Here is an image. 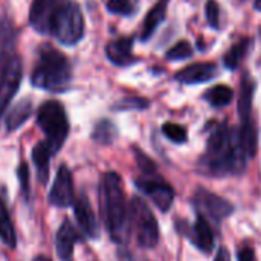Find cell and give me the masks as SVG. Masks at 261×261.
Returning a JSON list of instances; mask_svg holds the SVG:
<instances>
[{
    "label": "cell",
    "instance_id": "cell-1",
    "mask_svg": "<svg viewBox=\"0 0 261 261\" xmlns=\"http://www.w3.org/2000/svg\"><path fill=\"white\" fill-rule=\"evenodd\" d=\"M246 159L248 156L240 145L237 128H229L226 122H222L210 135L206 151L199 165L203 173L222 177L242 173L246 167Z\"/></svg>",
    "mask_w": 261,
    "mask_h": 261
},
{
    "label": "cell",
    "instance_id": "cell-2",
    "mask_svg": "<svg viewBox=\"0 0 261 261\" xmlns=\"http://www.w3.org/2000/svg\"><path fill=\"white\" fill-rule=\"evenodd\" d=\"M99 210L110 239L119 245L125 243L130 234V216L122 179L115 171L106 173L101 179Z\"/></svg>",
    "mask_w": 261,
    "mask_h": 261
},
{
    "label": "cell",
    "instance_id": "cell-3",
    "mask_svg": "<svg viewBox=\"0 0 261 261\" xmlns=\"http://www.w3.org/2000/svg\"><path fill=\"white\" fill-rule=\"evenodd\" d=\"M70 81L72 66L67 57L50 44H41L37 66L31 75L32 86L52 93H60L69 89Z\"/></svg>",
    "mask_w": 261,
    "mask_h": 261
},
{
    "label": "cell",
    "instance_id": "cell-4",
    "mask_svg": "<svg viewBox=\"0 0 261 261\" xmlns=\"http://www.w3.org/2000/svg\"><path fill=\"white\" fill-rule=\"evenodd\" d=\"M37 124L44 133V142L49 145L52 154H57L69 136V119L60 101L50 99L43 102L37 110Z\"/></svg>",
    "mask_w": 261,
    "mask_h": 261
},
{
    "label": "cell",
    "instance_id": "cell-5",
    "mask_svg": "<svg viewBox=\"0 0 261 261\" xmlns=\"http://www.w3.org/2000/svg\"><path fill=\"white\" fill-rule=\"evenodd\" d=\"M84 17L81 8L73 0H63L58 8L49 35H54L64 46H75L84 37Z\"/></svg>",
    "mask_w": 261,
    "mask_h": 261
},
{
    "label": "cell",
    "instance_id": "cell-6",
    "mask_svg": "<svg viewBox=\"0 0 261 261\" xmlns=\"http://www.w3.org/2000/svg\"><path fill=\"white\" fill-rule=\"evenodd\" d=\"M128 216L138 245L144 249L154 248L159 242V223L148 203L142 197L135 196L128 206Z\"/></svg>",
    "mask_w": 261,
    "mask_h": 261
},
{
    "label": "cell",
    "instance_id": "cell-7",
    "mask_svg": "<svg viewBox=\"0 0 261 261\" xmlns=\"http://www.w3.org/2000/svg\"><path fill=\"white\" fill-rule=\"evenodd\" d=\"M193 200L199 214L210 217L214 222H222L234 213V205L231 202L205 188H197Z\"/></svg>",
    "mask_w": 261,
    "mask_h": 261
},
{
    "label": "cell",
    "instance_id": "cell-8",
    "mask_svg": "<svg viewBox=\"0 0 261 261\" xmlns=\"http://www.w3.org/2000/svg\"><path fill=\"white\" fill-rule=\"evenodd\" d=\"M23 76V64L20 57L14 55L0 75V119L8 110L12 98L18 92Z\"/></svg>",
    "mask_w": 261,
    "mask_h": 261
},
{
    "label": "cell",
    "instance_id": "cell-9",
    "mask_svg": "<svg viewBox=\"0 0 261 261\" xmlns=\"http://www.w3.org/2000/svg\"><path fill=\"white\" fill-rule=\"evenodd\" d=\"M135 185L139 191H142L147 197L151 199V202L162 211L167 213L176 197V193L173 190V187L170 184H167L165 180H162L161 177H144V179H138L135 180Z\"/></svg>",
    "mask_w": 261,
    "mask_h": 261
},
{
    "label": "cell",
    "instance_id": "cell-10",
    "mask_svg": "<svg viewBox=\"0 0 261 261\" xmlns=\"http://www.w3.org/2000/svg\"><path fill=\"white\" fill-rule=\"evenodd\" d=\"M47 202L57 208H69L73 205V179L66 165H61L57 171L55 180L47 196Z\"/></svg>",
    "mask_w": 261,
    "mask_h": 261
},
{
    "label": "cell",
    "instance_id": "cell-11",
    "mask_svg": "<svg viewBox=\"0 0 261 261\" xmlns=\"http://www.w3.org/2000/svg\"><path fill=\"white\" fill-rule=\"evenodd\" d=\"M177 228H179V231L182 234H185L191 240V243L199 251H202L203 254H211L213 252L214 243H216L214 242V232H213L211 225H210V222H208V219L205 216L199 214L197 219H196V223L193 226H190V228H188V225L182 226L180 223H179Z\"/></svg>",
    "mask_w": 261,
    "mask_h": 261
},
{
    "label": "cell",
    "instance_id": "cell-12",
    "mask_svg": "<svg viewBox=\"0 0 261 261\" xmlns=\"http://www.w3.org/2000/svg\"><path fill=\"white\" fill-rule=\"evenodd\" d=\"M63 0H32L29 11L31 26L40 34H49L52 20Z\"/></svg>",
    "mask_w": 261,
    "mask_h": 261
},
{
    "label": "cell",
    "instance_id": "cell-13",
    "mask_svg": "<svg viewBox=\"0 0 261 261\" xmlns=\"http://www.w3.org/2000/svg\"><path fill=\"white\" fill-rule=\"evenodd\" d=\"M81 242H83V236L78 232V229L72 225L70 220L64 219V222L61 223L55 236L57 257L61 261H72L75 245Z\"/></svg>",
    "mask_w": 261,
    "mask_h": 261
},
{
    "label": "cell",
    "instance_id": "cell-14",
    "mask_svg": "<svg viewBox=\"0 0 261 261\" xmlns=\"http://www.w3.org/2000/svg\"><path fill=\"white\" fill-rule=\"evenodd\" d=\"M73 211H75V219L81 228V231L90 239V240H98L99 239V226L98 220L95 217L93 208L87 199L86 194H80L78 199L73 202Z\"/></svg>",
    "mask_w": 261,
    "mask_h": 261
},
{
    "label": "cell",
    "instance_id": "cell-15",
    "mask_svg": "<svg viewBox=\"0 0 261 261\" xmlns=\"http://www.w3.org/2000/svg\"><path fill=\"white\" fill-rule=\"evenodd\" d=\"M217 66L214 63H196L191 64L182 70H179L174 75V80L180 84L193 86L200 83H208L213 78L217 76Z\"/></svg>",
    "mask_w": 261,
    "mask_h": 261
},
{
    "label": "cell",
    "instance_id": "cell-16",
    "mask_svg": "<svg viewBox=\"0 0 261 261\" xmlns=\"http://www.w3.org/2000/svg\"><path fill=\"white\" fill-rule=\"evenodd\" d=\"M133 49V38L122 37L118 40H112L106 46V55L115 66H130L138 61V58L132 52Z\"/></svg>",
    "mask_w": 261,
    "mask_h": 261
},
{
    "label": "cell",
    "instance_id": "cell-17",
    "mask_svg": "<svg viewBox=\"0 0 261 261\" xmlns=\"http://www.w3.org/2000/svg\"><path fill=\"white\" fill-rule=\"evenodd\" d=\"M17 41V29L14 23L5 15L0 18V75L9 60L12 58V52Z\"/></svg>",
    "mask_w": 261,
    "mask_h": 261
},
{
    "label": "cell",
    "instance_id": "cell-18",
    "mask_svg": "<svg viewBox=\"0 0 261 261\" xmlns=\"http://www.w3.org/2000/svg\"><path fill=\"white\" fill-rule=\"evenodd\" d=\"M168 3H170V0H158V3L147 12L145 18H144L142 31H141V40L142 41L150 40L151 35L159 28V24L165 20L167 9H168Z\"/></svg>",
    "mask_w": 261,
    "mask_h": 261
},
{
    "label": "cell",
    "instance_id": "cell-19",
    "mask_svg": "<svg viewBox=\"0 0 261 261\" xmlns=\"http://www.w3.org/2000/svg\"><path fill=\"white\" fill-rule=\"evenodd\" d=\"M54 154L44 141L38 142L32 150V162L35 165L37 177H38V182L41 185H46L49 180V170H50V158Z\"/></svg>",
    "mask_w": 261,
    "mask_h": 261
},
{
    "label": "cell",
    "instance_id": "cell-20",
    "mask_svg": "<svg viewBox=\"0 0 261 261\" xmlns=\"http://www.w3.org/2000/svg\"><path fill=\"white\" fill-rule=\"evenodd\" d=\"M32 110H34V106L29 98L18 101L6 115V121H5L6 132H15L17 128H20L31 118Z\"/></svg>",
    "mask_w": 261,
    "mask_h": 261
},
{
    "label": "cell",
    "instance_id": "cell-21",
    "mask_svg": "<svg viewBox=\"0 0 261 261\" xmlns=\"http://www.w3.org/2000/svg\"><path fill=\"white\" fill-rule=\"evenodd\" d=\"M240 145L248 158H254L258 148V130L255 122L249 118L246 121H242L240 128L237 130Z\"/></svg>",
    "mask_w": 261,
    "mask_h": 261
},
{
    "label": "cell",
    "instance_id": "cell-22",
    "mask_svg": "<svg viewBox=\"0 0 261 261\" xmlns=\"http://www.w3.org/2000/svg\"><path fill=\"white\" fill-rule=\"evenodd\" d=\"M254 92H255V81L249 75H245L242 80V86H240V92H239V104H237L239 116L242 121H246L251 118Z\"/></svg>",
    "mask_w": 261,
    "mask_h": 261
},
{
    "label": "cell",
    "instance_id": "cell-23",
    "mask_svg": "<svg viewBox=\"0 0 261 261\" xmlns=\"http://www.w3.org/2000/svg\"><path fill=\"white\" fill-rule=\"evenodd\" d=\"M0 240L11 249H15L17 246L15 228L11 220V214L6 206V202L2 197H0Z\"/></svg>",
    "mask_w": 261,
    "mask_h": 261
},
{
    "label": "cell",
    "instance_id": "cell-24",
    "mask_svg": "<svg viewBox=\"0 0 261 261\" xmlns=\"http://www.w3.org/2000/svg\"><path fill=\"white\" fill-rule=\"evenodd\" d=\"M118 138V128L116 125L109 121V119H101L99 122H96V125L93 127L92 132V139L96 144L101 145H110L115 142V139Z\"/></svg>",
    "mask_w": 261,
    "mask_h": 261
},
{
    "label": "cell",
    "instance_id": "cell-25",
    "mask_svg": "<svg viewBox=\"0 0 261 261\" xmlns=\"http://www.w3.org/2000/svg\"><path fill=\"white\" fill-rule=\"evenodd\" d=\"M205 99L213 107L220 109V107H225V106L231 104V101L234 99V90L226 84H217V86L211 87L210 90H206Z\"/></svg>",
    "mask_w": 261,
    "mask_h": 261
},
{
    "label": "cell",
    "instance_id": "cell-26",
    "mask_svg": "<svg viewBox=\"0 0 261 261\" xmlns=\"http://www.w3.org/2000/svg\"><path fill=\"white\" fill-rule=\"evenodd\" d=\"M249 46H251V40H249V38H242V40H239L237 43H234V44L231 46V49H229V50L225 54V57H223V64H225V67L229 69V70L237 69L239 64H240V61L245 58V55H246Z\"/></svg>",
    "mask_w": 261,
    "mask_h": 261
},
{
    "label": "cell",
    "instance_id": "cell-27",
    "mask_svg": "<svg viewBox=\"0 0 261 261\" xmlns=\"http://www.w3.org/2000/svg\"><path fill=\"white\" fill-rule=\"evenodd\" d=\"M150 106V101L145 98H122L113 104V110L127 112V110H145Z\"/></svg>",
    "mask_w": 261,
    "mask_h": 261
},
{
    "label": "cell",
    "instance_id": "cell-28",
    "mask_svg": "<svg viewBox=\"0 0 261 261\" xmlns=\"http://www.w3.org/2000/svg\"><path fill=\"white\" fill-rule=\"evenodd\" d=\"M193 55V47L188 41L182 40L179 43H176L171 49H168V52L165 54V58L170 61H179V60H187Z\"/></svg>",
    "mask_w": 261,
    "mask_h": 261
},
{
    "label": "cell",
    "instance_id": "cell-29",
    "mask_svg": "<svg viewBox=\"0 0 261 261\" xmlns=\"http://www.w3.org/2000/svg\"><path fill=\"white\" fill-rule=\"evenodd\" d=\"M162 133L165 135L167 139H170L174 144H184L188 139L187 130L179 125V124H173V122H167L162 125Z\"/></svg>",
    "mask_w": 261,
    "mask_h": 261
},
{
    "label": "cell",
    "instance_id": "cell-30",
    "mask_svg": "<svg viewBox=\"0 0 261 261\" xmlns=\"http://www.w3.org/2000/svg\"><path fill=\"white\" fill-rule=\"evenodd\" d=\"M133 153H135V159H136V164H138V168L145 174V176H154L158 173V167L154 164V161L147 156L142 150L139 148H133Z\"/></svg>",
    "mask_w": 261,
    "mask_h": 261
},
{
    "label": "cell",
    "instance_id": "cell-31",
    "mask_svg": "<svg viewBox=\"0 0 261 261\" xmlns=\"http://www.w3.org/2000/svg\"><path fill=\"white\" fill-rule=\"evenodd\" d=\"M106 8L112 14L118 15H133L136 11V5L133 0H107Z\"/></svg>",
    "mask_w": 261,
    "mask_h": 261
},
{
    "label": "cell",
    "instance_id": "cell-32",
    "mask_svg": "<svg viewBox=\"0 0 261 261\" xmlns=\"http://www.w3.org/2000/svg\"><path fill=\"white\" fill-rule=\"evenodd\" d=\"M17 177L20 182V190L24 197V200H29V193H31V184H29V167L26 162H21L17 168Z\"/></svg>",
    "mask_w": 261,
    "mask_h": 261
},
{
    "label": "cell",
    "instance_id": "cell-33",
    "mask_svg": "<svg viewBox=\"0 0 261 261\" xmlns=\"http://www.w3.org/2000/svg\"><path fill=\"white\" fill-rule=\"evenodd\" d=\"M205 15L206 20L210 23L211 28L219 29V23H220V6L216 0H208L206 6H205Z\"/></svg>",
    "mask_w": 261,
    "mask_h": 261
},
{
    "label": "cell",
    "instance_id": "cell-34",
    "mask_svg": "<svg viewBox=\"0 0 261 261\" xmlns=\"http://www.w3.org/2000/svg\"><path fill=\"white\" fill-rule=\"evenodd\" d=\"M237 260L239 261H257L255 257V252L251 246H246V248H242L239 252H237Z\"/></svg>",
    "mask_w": 261,
    "mask_h": 261
},
{
    "label": "cell",
    "instance_id": "cell-35",
    "mask_svg": "<svg viewBox=\"0 0 261 261\" xmlns=\"http://www.w3.org/2000/svg\"><path fill=\"white\" fill-rule=\"evenodd\" d=\"M214 261H231V255L226 248H220L214 257Z\"/></svg>",
    "mask_w": 261,
    "mask_h": 261
},
{
    "label": "cell",
    "instance_id": "cell-36",
    "mask_svg": "<svg viewBox=\"0 0 261 261\" xmlns=\"http://www.w3.org/2000/svg\"><path fill=\"white\" fill-rule=\"evenodd\" d=\"M32 261H50V260H49L47 257H44V255H37V257H35Z\"/></svg>",
    "mask_w": 261,
    "mask_h": 261
},
{
    "label": "cell",
    "instance_id": "cell-37",
    "mask_svg": "<svg viewBox=\"0 0 261 261\" xmlns=\"http://www.w3.org/2000/svg\"><path fill=\"white\" fill-rule=\"evenodd\" d=\"M254 8L261 12V0H255V2H254Z\"/></svg>",
    "mask_w": 261,
    "mask_h": 261
}]
</instances>
